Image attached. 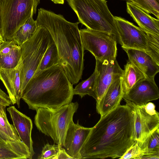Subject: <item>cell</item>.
<instances>
[{
    "mask_svg": "<svg viewBox=\"0 0 159 159\" xmlns=\"http://www.w3.org/2000/svg\"><path fill=\"white\" fill-rule=\"evenodd\" d=\"M92 128L85 127L75 124L69 125L65 140L64 148L66 153L74 159H81L80 151L87 139Z\"/></svg>",
    "mask_w": 159,
    "mask_h": 159,
    "instance_id": "obj_13",
    "label": "cell"
},
{
    "mask_svg": "<svg viewBox=\"0 0 159 159\" xmlns=\"http://www.w3.org/2000/svg\"><path fill=\"white\" fill-rule=\"evenodd\" d=\"M126 11L145 32L159 35V19L152 17L132 2H126Z\"/></svg>",
    "mask_w": 159,
    "mask_h": 159,
    "instance_id": "obj_18",
    "label": "cell"
},
{
    "mask_svg": "<svg viewBox=\"0 0 159 159\" xmlns=\"http://www.w3.org/2000/svg\"><path fill=\"white\" fill-rule=\"evenodd\" d=\"M74 159L66 153L64 148L62 147H60L57 155L53 158V159Z\"/></svg>",
    "mask_w": 159,
    "mask_h": 159,
    "instance_id": "obj_32",
    "label": "cell"
},
{
    "mask_svg": "<svg viewBox=\"0 0 159 159\" xmlns=\"http://www.w3.org/2000/svg\"><path fill=\"white\" fill-rule=\"evenodd\" d=\"M2 42L0 41V44H1L2 43Z\"/></svg>",
    "mask_w": 159,
    "mask_h": 159,
    "instance_id": "obj_38",
    "label": "cell"
},
{
    "mask_svg": "<svg viewBox=\"0 0 159 159\" xmlns=\"http://www.w3.org/2000/svg\"><path fill=\"white\" fill-rule=\"evenodd\" d=\"M6 107L0 104V125L6 134L12 139H20L13 125L10 123L7 119Z\"/></svg>",
    "mask_w": 159,
    "mask_h": 159,
    "instance_id": "obj_26",
    "label": "cell"
},
{
    "mask_svg": "<svg viewBox=\"0 0 159 159\" xmlns=\"http://www.w3.org/2000/svg\"><path fill=\"white\" fill-rule=\"evenodd\" d=\"M94 92L96 102L100 100L113 81L121 77L123 71L116 58L96 59Z\"/></svg>",
    "mask_w": 159,
    "mask_h": 159,
    "instance_id": "obj_11",
    "label": "cell"
},
{
    "mask_svg": "<svg viewBox=\"0 0 159 159\" xmlns=\"http://www.w3.org/2000/svg\"><path fill=\"white\" fill-rule=\"evenodd\" d=\"M132 3L159 19V0H131Z\"/></svg>",
    "mask_w": 159,
    "mask_h": 159,
    "instance_id": "obj_27",
    "label": "cell"
},
{
    "mask_svg": "<svg viewBox=\"0 0 159 159\" xmlns=\"http://www.w3.org/2000/svg\"><path fill=\"white\" fill-rule=\"evenodd\" d=\"M79 31L84 50L90 52L95 59L116 58L117 42L115 37L106 33L87 28Z\"/></svg>",
    "mask_w": 159,
    "mask_h": 159,
    "instance_id": "obj_8",
    "label": "cell"
},
{
    "mask_svg": "<svg viewBox=\"0 0 159 159\" xmlns=\"http://www.w3.org/2000/svg\"><path fill=\"white\" fill-rule=\"evenodd\" d=\"M123 1H125L126 2H132V1L131 0H121Z\"/></svg>",
    "mask_w": 159,
    "mask_h": 159,
    "instance_id": "obj_37",
    "label": "cell"
},
{
    "mask_svg": "<svg viewBox=\"0 0 159 159\" xmlns=\"http://www.w3.org/2000/svg\"><path fill=\"white\" fill-rule=\"evenodd\" d=\"M58 63L59 54L56 45L54 43L47 49L37 70H43Z\"/></svg>",
    "mask_w": 159,
    "mask_h": 159,
    "instance_id": "obj_23",
    "label": "cell"
},
{
    "mask_svg": "<svg viewBox=\"0 0 159 159\" xmlns=\"http://www.w3.org/2000/svg\"><path fill=\"white\" fill-rule=\"evenodd\" d=\"M74 95L73 84L58 63L36 70L25 87L21 98L30 109L36 110L68 104Z\"/></svg>",
    "mask_w": 159,
    "mask_h": 159,
    "instance_id": "obj_3",
    "label": "cell"
},
{
    "mask_svg": "<svg viewBox=\"0 0 159 159\" xmlns=\"http://www.w3.org/2000/svg\"><path fill=\"white\" fill-rule=\"evenodd\" d=\"M123 49L126 52L129 61L143 74L145 78L154 79L159 72V65L149 54L140 50Z\"/></svg>",
    "mask_w": 159,
    "mask_h": 159,
    "instance_id": "obj_17",
    "label": "cell"
},
{
    "mask_svg": "<svg viewBox=\"0 0 159 159\" xmlns=\"http://www.w3.org/2000/svg\"><path fill=\"white\" fill-rule=\"evenodd\" d=\"M21 59L18 65L11 69L0 68V80L5 86L12 104H16L18 107L22 98L21 73Z\"/></svg>",
    "mask_w": 159,
    "mask_h": 159,
    "instance_id": "obj_14",
    "label": "cell"
},
{
    "mask_svg": "<svg viewBox=\"0 0 159 159\" xmlns=\"http://www.w3.org/2000/svg\"><path fill=\"white\" fill-rule=\"evenodd\" d=\"M37 26L34 34L19 46L22 63L21 79L22 95L25 87L37 69L47 49L54 43L50 33L46 28L41 25Z\"/></svg>",
    "mask_w": 159,
    "mask_h": 159,
    "instance_id": "obj_6",
    "label": "cell"
},
{
    "mask_svg": "<svg viewBox=\"0 0 159 159\" xmlns=\"http://www.w3.org/2000/svg\"><path fill=\"white\" fill-rule=\"evenodd\" d=\"M79 104L71 102L55 108H39L36 111L34 123L38 129L64 147L69 125L73 121Z\"/></svg>",
    "mask_w": 159,
    "mask_h": 159,
    "instance_id": "obj_5",
    "label": "cell"
},
{
    "mask_svg": "<svg viewBox=\"0 0 159 159\" xmlns=\"http://www.w3.org/2000/svg\"><path fill=\"white\" fill-rule=\"evenodd\" d=\"M4 41L3 37H2V36L0 32V41L3 42Z\"/></svg>",
    "mask_w": 159,
    "mask_h": 159,
    "instance_id": "obj_36",
    "label": "cell"
},
{
    "mask_svg": "<svg viewBox=\"0 0 159 159\" xmlns=\"http://www.w3.org/2000/svg\"><path fill=\"white\" fill-rule=\"evenodd\" d=\"M0 139L6 141L13 140L8 136L5 132L4 130L0 125Z\"/></svg>",
    "mask_w": 159,
    "mask_h": 159,
    "instance_id": "obj_33",
    "label": "cell"
},
{
    "mask_svg": "<svg viewBox=\"0 0 159 159\" xmlns=\"http://www.w3.org/2000/svg\"><path fill=\"white\" fill-rule=\"evenodd\" d=\"M36 11V9L33 10L29 19L14 34L12 40L18 45H20L29 39L36 31L37 25L33 16Z\"/></svg>",
    "mask_w": 159,
    "mask_h": 159,
    "instance_id": "obj_21",
    "label": "cell"
},
{
    "mask_svg": "<svg viewBox=\"0 0 159 159\" xmlns=\"http://www.w3.org/2000/svg\"><path fill=\"white\" fill-rule=\"evenodd\" d=\"M50 33L58 52L59 64L69 80L76 84L81 79L84 69V50L78 24L71 22L60 14L45 10L38 9L35 20Z\"/></svg>",
    "mask_w": 159,
    "mask_h": 159,
    "instance_id": "obj_2",
    "label": "cell"
},
{
    "mask_svg": "<svg viewBox=\"0 0 159 159\" xmlns=\"http://www.w3.org/2000/svg\"><path fill=\"white\" fill-rule=\"evenodd\" d=\"M95 73L94 71L90 76L86 80H83L74 88V95H78L82 98L88 95L96 99L94 92Z\"/></svg>",
    "mask_w": 159,
    "mask_h": 159,
    "instance_id": "obj_24",
    "label": "cell"
},
{
    "mask_svg": "<svg viewBox=\"0 0 159 159\" xmlns=\"http://www.w3.org/2000/svg\"><path fill=\"white\" fill-rule=\"evenodd\" d=\"M119 35L120 44L122 48L134 49L146 51L147 34L139 27L124 18L114 16Z\"/></svg>",
    "mask_w": 159,
    "mask_h": 159,
    "instance_id": "obj_10",
    "label": "cell"
},
{
    "mask_svg": "<svg viewBox=\"0 0 159 159\" xmlns=\"http://www.w3.org/2000/svg\"><path fill=\"white\" fill-rule=\"evenodd\" d=\"M124 100L134 112L135 141L142 143L151 134L159 128V113L156 110L155 106L152 102L138 105Z\"/></svg>",
    "mask_w": 159,
    "mask_h": 159,
    "instance_id": "obj_9",
    "label": "cell"
},
{
    "mask_svg": "<svg viewBox=\"0 0 159 159\" xmlns=\"http://www.w3.org/2000/svg\"><path fill=\"white\" fill-rule=\"evenodd\" d=\"M1 0H0V2L1 1Z\"/></svg>",
    "mask_w": 159,
    "mask_h": 159,
    "instance_id": "obj_39",
    "label": "cell"
},
{
    "mask_svg": "<svg viewBox=\"0 0 159 159\" xmlns=\"http://www.w3.org/2000/svg\"><path fill=\"white\" fill-rule=\"evenodd\" d=\"M138 142L143 152V155L159 152V128L151 134L143 142Z\"/></svg>",
    "mask_w": 159,
    "mask_h": 159,
    "instance_id": "obj_25",
    "label": "cell"
},
{
    "mask_svg": "<svg viewBox=\"0 0 159 159\" xmlns=\"http://www.w3.org/2000/svg\"><path fill=\"white\" fill-rule=\"evenodd\" d=\"M140 159H159V152L143 155Z\"/></svg>",
    "mask_w": 159,
    "mask_h": 159,
    "instance_id": "obj_34",
    "label": "cell"
},
{
    "mask_svg": "<svg viewBox=\"0 0 159 159\" xmlns=\"http://www.w3.org/2000/svg\"><path fill=\"white\" fill-rule=\"evenodd\" d=\"M21 58L19 46L17 45L10 52L0 54V68H14L18 64Z\"/></svg>",
    "mask_w": 159,
    "mask_h": 159,
    "instance_id": "obj_22",
    "label": "cell"
},
{
    "mask_svg": "<svg viewBox=\"0 0 159 159\" xmlns=\"http://www.w3.org/2000/svg\"><path fill=\"white\" fill-rule=\"evenodd\" d=\"M13 125L20 140L29 148L31 159L34 154L31 138L33 123L29 117L18 110L14 106L7 108Z\"/></svg>",
    "mask_w": 159,
    "mask_h": 159,
    "instance_id": "obj_15",
    "label": "cell"
},
{
    "mask_svg": "<svg viewBox=\"0 0 159 159\" xmlns=\"http://www.w3.org/2000/svg\"><path fill=\"white\" fill-rule=\"evenodd\" d=\"M76 14L79 22L88 29L114 36L120 44L114 16L106 0H66Z\"/></svg>",
    "mask_w": 159,
    "mask_h": 159,
    "instance_id": "obj_4",
    "label": "cell"
},
{
    "mask_svg": "<svg viewBox=\"0 0 159 159\" xmlns=\"http://www.w3.org/2000/svg\"><path fill=\"white\" fill-rule=\"evenodd\" d=\"M145 77L143 74L128 61L125 65L121 77L123 96L128 93L137 82Z\"/></svg>",
    "mask_w": 159,
    "mask_h": 159,
    "instance_id": "obj_20",
    "label": "cell"
},
{
    "mask_svg": "<svg viewBox=\"0 0 159 159\" xmlns=\"http://www.w3.org/2000/svg\"><path fill=\"white\" fill-rule=\"evenodd\" d=\"M146 33L148 38V48L145 52L159 65V35Z\"/></svg>",
    "mask_w": 159,
    "mask_h": 159,
    "instance_id": "obj_28",
    "label": "cell"
},
{
    "mask_svg": "<svg viewBox=\"0 0 159 159\" xmlns=\"http://www.w3.org/2000/svg\"><path fill=\"white\" fill-rule=\"evenodd\" d=\"M12 104L8 95L0 88V104L6 107Z\"/></svg>",
    "mask_w": 159,
    "mask_h": 159,
    "instance_id": "obj_31",
    "label": "cell"
},
{
    "mask_svg": "<svg viewBox=\"0 0 159 159\" xmlns=\"http://www.w3.org/2000/svg\"><path fill=\"white\" fill-rule=\"evenodd\" d=\"M39 0H1L0 31L4 41L12 40L18 30L29 19Z\"/></svg>",
    "mask_w": 159,
    "mask_h": 159,
    "instance_id": "obj_7",
    "label": "cell"
},
{
    "mask_svg": "<svg viewBox=\"0 0 159 159\" xmlns=\"http://www.w3.org/2000/svg\"></svg>",
    "mask_w": 159,
    "mask_h": 159,
    "instance_id": "obj_40",
    "label": "cell"
},
{
    "mask_svg": "<svg viewBox=\"0 0 159 159\" xmlns=\"http://www.w3.org/2000/svg\"><path fill=\"white\" fill-rule=\"evenodd\" d=\"M61 146L58 144H46L43 148L41 153L38 157L39 159H53L57 155Z\"/></svg>",
    "mask_w": 159,
    "mask_h": 159,
    "instance_id": "obj_30",
    "label": "cell"
},
{
    "mask_svg": "<svg viewBox=\"0 0 159 159\" xmlns=\"http://www.w3.org/2000/svg\"><path fill=\"white\" fill-rule=\"evenodd\" d=\"M54 3L63 4L64 3V0H51Z\"/></svg>",
    "mask_w": 159,
    "mask_h": 159,
    "instance_id": "obj_35",
    "label": "cell"
},
{
    "mask_svg": "<svg viewBox=\"0 0 159 159\" xmlns=\"http://www.w3.org/2000/svg\"><path fill=\"white\" fill-rule=\"evenodd\" d=\"M31 159L29 148L20 140L6 141L0 139V159Z\"/></svg>",
    "mask_w": 159,
    "mask_h": 159,
    "instance_id": "obj_19",
    "label": "cell"
},
{
    "mask_svg": "<svg viewBox=\"0 0 159 159\" xmlns=\"http://www.w3.org/2000/svg\"><path fill=\"white\" fill-rule=\"evenodd\" d=\"M143 152L140 148L138 141H135L126 152L119 159H140Z\"/></svg>",
    "mask_w": 159,
    "mask_h": 159,
    "instance_id": "obj_29",
    "label": "cell"
},
{
    "mask_svg": "<svg viewBox=\"0 0 159 159\" xmlns=\"http://www.w3.org/2000/svg\"><path fill=\"white\" fill-rule=\"evenodd\" d=\"M134 114L120 104L101 116L81 148V159L119 158L135 141Z\"/></svg>",
    "mask_w": 159,
    "mask_h": 159,
    "instance_id": "obj_1",
    "label": "cell"
},
{
    "mask_svg": "<svg viewBox=\"0 0 159 159\" xmlns=\"http://www.w3.org/2000/svg\"><path fill=\"white\" fill-rule=\"evenodd\" d=\"M121 77L114 80L99 101L96 102L97 112L103 116L116 108L123 98Z\"/></svg>",
    "mask_w": 159,
    "mask_h": 159,
    "instance_id": "obj_16",
    "label": "cell"
},
{
    "mask_svg": "<svg viewBox=\"0 0 159 159\" xmlns=\"http://www.w3.org/2000/svg\"><path fill=\"white\" fill-rule=\"evenodd\" d=\"M159 98L158 88L154 79L147 78L137 82L123 98L138 105L146 104Z\"/></svg>",
    "mask_w": 159,
    "mask_h": 159,
    "instance_id": "obj_12",
    "label": "cell"
}]
</instances>
